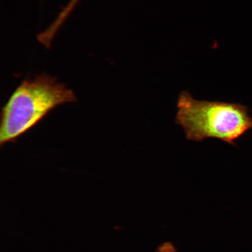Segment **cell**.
<instances>
[{
	"mask_svg": "<svg viewBox=\"0 0 252 252\" xmlns=\"http://www.w3.org/2000/svg\"><path fill=\"white\" fill-rule=\"evenodd\" d=\"M77 101L73 91L48 74L23 81L2 108L0 146L14 143L56 107Z\"/></svg>",
	"mask_w": 252,
	"mask_h": 252,
	"instance_id": "obj_1",
	"label": "cell"
},
{
	"mask_svg": "<svg viewBox=\"0 0 252 252\" xmlns=\"http://www.w3.org/2000/svg\"><path fill=\"white\" fill-rule=\"evenodd\" d=\"M176 106L175 123L188 140L216 138L235 146L236 141L252 129L250 110L241 103L198 100L184 91Z\"/></svg>",
	"mask_w": 252,
	"mask_h": 252,
	"instance_id": "obj_2",
	"label": "cell"
},
{
	"mask_svg": "<svg viewBox=\"0 0 252 252\" xmlns=\"http://www.w3.org/2000/svg\"><path fill=\"white\" fill-rule=\"evenodd\" d=\"M80 1V0H70L65 5V8L66 11L71 12L74 10V9L76 7L78 3Z\"/></svg>",
	"mask_w": 252,
	"mask_h": 252,
	"instance_id": "obj_3",
	"label": "cell"
}]
</instances>
